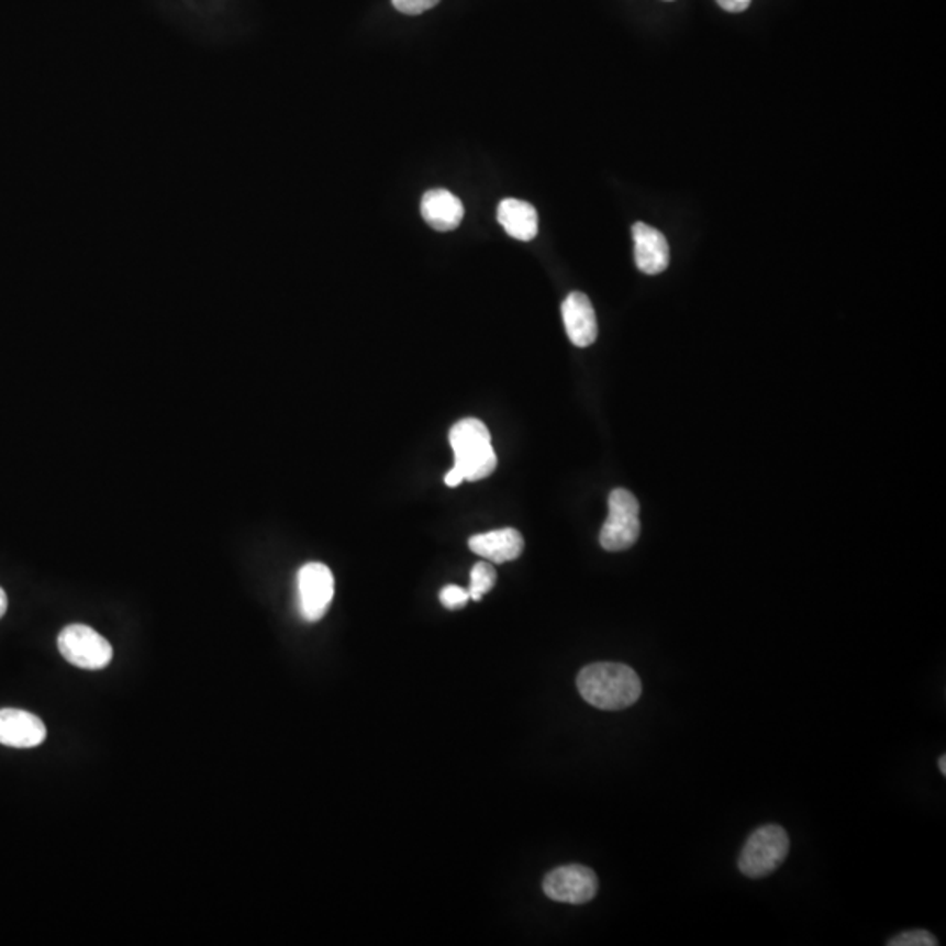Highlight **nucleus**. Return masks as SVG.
<instances>
[{"label":"nucleus","mask_w":946,"mask_h":946,"mask_svg":"<svg viewBox=\"0 0 946 946\" xmlns=\"http://www.w3.org/2000/svg\"><path fill=\"white\" fill-rule=\"evenodd\" d=\"M580 695L600 710H624L642 695V680L630 666L621 663H594L577 677Z\"/></svg>","instance_id":"f257e3e1"},{"label":"nucleus","mask_w":946,"mask_h":946,"mask_svg":"<svg viewBox=\"0 0 946 946\" xmlns=\"http://www.w3.org/2000/svg\"><path fill=\"white\" fill-rule=\"evenodd\" d=\"M454 450V468L461 471L465 480L486 479L497 468V454L491 444L488 426L476 418H467L454 424L449 433Z\"/></svg>","instance_id":"f03ea898"},{"label":"nucleus","mask_w":946,"mask_h":946,"mask_svg":"<svg viewBox=\"0 0 946 946\" xmlns=\"http://www.w3.org/2000/svg\"><path fill=\"white\" fill-rule=\"evenodd\" d=\"M789 845V834L780 825L757 827L739 854V871L747 878H765L775 873L787 859Z\"/></svg>","instance_id":"7ed1b4c3"},{"label":"nucleus","mask_w":946,"mask_h":946,"mask_svg":"<svg viewBox=\"0 0 946 946\" xmlns=\"http://www.w3.org/2000/svg\"><path fill=\"white\" fill-rule=\"evenodd\" d=\"M639 503L635 494L617 488L609 497V517L601 527L600 544L609 553H621L636 544L639 536Z\"/></svg>","instance_id":"20e7f679"},{"label":"nucleus","mask_w":946,"mask_h":946,"mask_svg":"<svg viewBox=\"0 0 946 946\" xmlns=\"http://www.w3.org/2000/svg\"><path fill=\"white\" fill-rule=\"evenodd\" d=\"M58 650L65 661L81 670H102L113 659V647L96 630L73 624L58 635Z\"/></svg>","instance_id":"39448f33"},{"label":"nucleus","mask_w":946,"mask_h":946,"mask_svg":"<svg viewBox=\"0 0 946 946\" xmlns=\"http://www.w3.org/2000/svg\"><path fill=\"white\" fill-rule=\"evenodd\" d=\"M299 589V610L308 623H318L332 605L335 594V580L330 568L323 563H308L300 568L297 577Z\"/></svg>","instance_id":"423d86ee"},{"label":"nucleus","mask_w":946,"mask_h":946,"mask_svg":"<svg viewBox=\"0 0 946 946\" xmlns=\"http://www.w3.org/2000/svg\"><path fill=\"white\" fill-rule=\"evenodd\" d=\"M598 887L597 873L580 865L553 869L544 880L545 894L558 903H589L598 894Z\"/></svg>","instance_id":"0eeeda50"},{"label":"nucleus","mask_w":946,"mask_h":946,"mask_svg":"<svg viewBox=\"0 0 946 946\" xmlns=\"http://www.w3.org/2000/svg\"><path fill=\"white\" fill-rule=\"evenodd\" d=\"M46 739V726L37 715L23 710H0V744L5 747L32 748Z\"/></svg>","instance_id":"6e6552de"},{"label":"nucleus","mask_w":946,"mask_h":946,"mask_svg":"<svg viewBox=\"0 0 946 946\" xmlns=\"http://www.w3.org/2000/svg\"><path fill=\"white\" fill-rule=\"evenodd\" d=\"M563 323L568 338L577 347H589L598 337L597 312L591 300L580 291L568 294L561 305Z\"/></svg>","instance_id":"1a4fd4ad"},{"label":"nucleus","mask_w":946,"mask_h":946,"mask_svg":"<svg viewBox=\"0 0 946 946\" xmlns=\"http://www.w3.org/2000/svg\"><path fill=\"white\" fill-rule=\"evenodd\" d=\"M631 232L635 241V261L639 272L647 276L665 272L670 265V246L665 235L645 223H635Z\"/></svg>","instance_id":"9d476101"},{"label":"nucleus","mask_w":946,"mask_h":946,"mask_svg":"<svg viewBox=\"0 0 946 946\" xmlns=\"http://www.w3.org/2000/svg\"><path fill=\"white\" fill-rule=\"evenodd\" d=\"M471 553L491 563L514 561L524 549L523 535L514 527H503L494 532L480 533L468 541Z\"/></svg>","instance_id":"9b49d317"},{"label":"nucleus","mask_w":946,"mask_h":946,"mask_svg":"<svg viewBox=\"0 0 946 946\" xmlns=\"http://www.w3.org/2000/svg\"><path fill=\"white\" fill-rule=\"evenodd\" d=\"M424 221L437 232H450L461 225L465 209L461 200L449 190H430L421 200Z\"/></svg>","instance_id":"f8f14e48"},{"label":"nucleus","mask_w":946,"mask_h":946,"mask_svg":"<svg viewBox=\"0 0 946 946\" xmlns=\"http://www.w3.org/2000/svg\"><path fill=\"white\" fill-rule=\"evenodd\" d=\"M498 223L510 237L530 243L538 234V214L532 203L517 199H505L498 205Z\"/></svg>","instance_id":"ddd939ff"},{"label":"nucleus","mask_w":946,"mask_h":946,"mask_svg":"<svg viewBox=\"0 0 946 946\" xmlns=\"http://www.w3.org/2000/svg\"><path fill=\"white\" fill-rule=\"evenodd\" d=\"M494 583H497V571L493 565H489L488 561L477 563L470 574V588H468L470 600H482V597L494 588Z\"/></svg>","instance_id":"4468645a"},{"label":"nucleus","mask_w":946,"mask_h":946,"mask_svg":"<svg viewBox=\"0 0 946 946\" xmlns=\"http://www.w3.org/2000/svg\"><path fill=\"white\" fill-rule=\"evenodd\" d=\"M889 946H936L938 939L934 938L930 931L915 930L906 931V933L898 934L895 938L887 943Z\"/></svg>","instance_id":"2eb2a0df"},{"label":"nucleus","mask_w":946,"mask_h":946,"mask_svg":"<svg viewBox=\"0 0 946 946\" xmlns=\"http://www.w3.org/2000/svg\"><path fill=\"white\" fill-rule=\"evenodd\" d=\"M468 601H470V594L467 589L459 586H445L441 591V603L445 609L459 610L467 605Z\"/></svg>","instance_id":"dca6fc26"},{"label":"nucleus","mask_w":946,"mask_h":946,"mask_svg":"<svg viewBox=\"0 0 946 946\" xmlns=\"http://www.w3.org/2000/svg\"><path fill=\"white\" fill-rule=\"evenodd\" d=\"M391 2H393L394 9H398L400 13L415 16V14H421L435 8L441 0H391Z\"/></svg>","instance_id":"f3484780"},{"label":"nucleus","mask_w":946,"mask_h":946,"mask_svg":"<svg viewBox=\"0 0 946 946\" xmlns=\"http://www.w3.org/2000/svg\"><path fill=\"white\" fill-rule=\"evenodd\" d=\"M753 0H717V4L721 5L724 11H730V13H742L745 9H748Z\"/></svg>","instance_id":"a211bd4d"},{"label":"nucleus","mask_w":946,"mask_h":946,"mask_svg":"<svg viewBox=\"0 0 946 946\" xmlns=\"http://www.w3.org/2000/svg\"><path fill=\"white\" fill-rule=\"evenodd\" d=\"M5 612H8V597L4 589L0 588V619L4 617Z\"/></svg>","instance_id":"6ab92c4d"},{"label":"nucleus","mask_w":946,"mask_h":946,"mask_svg":"<svg viewBox=\"0 0 946 946\" xmlns=\"http://www.w3.org/2000/svg\"><path fill=\"white\" fill-rule=\"evenodd\" d=\"M938 766L939 771H942V775H946V756L939 757Z\"/></svg>","instance_id":"aec40b11"}]
</instances>
